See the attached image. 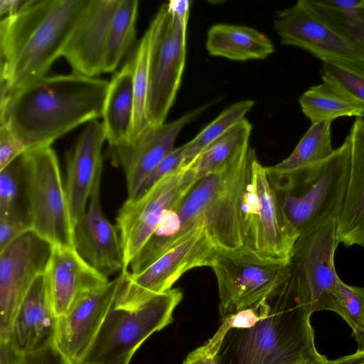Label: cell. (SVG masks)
I'll list each match as a JSON object with an SVG mask.
<instances>
[{
	"mask_svg": "<svg viewBox=\"0 0 364 364\" xmlns=\"http://www.w3.org/2000/svg\"><path fill=\"white\" fill-rule=\"evenodd\" d=\"M284 279L256 304L259 318L250 328L222 320L212 337L219 364H325L316 348L313 314L304 280L291 263Z\"/></svg>",
	"mask_w": 364,
	"mask_h": 364,
	"instance_id": "cell-1",
	"label": "cell"
},
{
	"mask_svg": "<svg viewBox=\"0 0 364 364\" xmlns=\"http://www.w3.org/2000/svg\"><path fill=\"white\" fill-rule=\"evenodd\" d=\"M109 82L75 73L42 77L1 97L0 124L26 149L51 146L73 129L102 117Z\"/></svg>",
	"mask_w": 364,
	"mask_h": 364,
	"instance_id": "cell-2",
	"label": "cell"
},
{
	"mask_svg": "<svg viewBox=\"0 0 364 364\" xmlns=\"http://www.w3.org/2000/svg\"><path fill=\"white\" fill-rule=\"evenodd\" d=\"M90 0L23 1L0 22L1 97L46 76Z\"/></svg>",
	"mask_w": 364,
	"mask_h": 364,
	"instance_id": "cell-3",
	"label": "cell"
},
{
	"mask_svg": "<svg viewBox=\"0 0 364 364\" xmlns=\"http://www.w3.org/2000/svg\"><path fill=\"white\" fill-rule=\"evenodd\" d=\"M350 169L348 139L325 160L269 178L284 213L299 237L338 219Z\"/></svg>",
	"mask_w": 364,
	"mask_h": 364,
	"instance_id": "cell-4",
	"label": "cell"
},
{
	"mask_svg": "<svg viewBox=\"0 0 364 364\" xmlns=\"http://www.w3.org/2000/svg\"><path fill=\"white\" fill-rule=\"evenodd\" d=\"M191 4L181 0L161 5L148 28L151 43L146 117L150 127L165 123L181 85Z\"/></svg>",
	"mask_w": 364,
	"mask_h": 364,
	"instance_id": "cell-5",
	"label": "cell"
},
{
	"mask_svg": "<svg viewBox=\"0 0 364 364\" xmlns=\"http://www.w3.org/2000/svg\"><path fill=\"white\" fill-rule=\"evenodd\" d=\"M243 247L269 261L289 264L299 238L282 208L266 167L251 149L240 205Z\"/></svg>",
	"mask_w": 364,
	"mask_h": 364,
	"instance_id": "cell-6",
	"label": "cell"
},
{
	"mask_svg": "<svg viewBox=\"0 0 364 364\" xmlns=\"http://www.w3.org/2000/svg\"><path fill=\"white\" fill-rule=\"evenodd\" d=\"M250 150L219 171L198 180L184 197L185 202L202 220L216 249L243 247L240 205Z\"/></svg>",
	"mask_w": 364,
	"mask_h": 364,
	"instance_id": "cell-7",
	"label": "cell"
},
{
	"mask_svg": "<svg viewBox=\"0 0 364 364\" xmlns=\"http://www.w3.org/2000/svg\"><path fill=\"white\" fill-rule=\"evenodd\" d=\"M21 161L32 230L52 246L75 248L74 226L54 149H28Z\"/></svg>",
	"mask_w": 364,
	"mask_h": 364,
	"instance_id": "cell-8",
	"label": "cell"
},
{
	"mask_svg": "<svg viewBox=\"0 0 364 364\" xmlns=\"http://www.w3.org/2000/svg\"><path fill=\"white\" fill-rule=\"evenodd\" d=\"M182 299V292L175 288L134 310L114 308L80 364H130L147 338L173 322Z\"/></svg>",
	"mask_w": 364,
	"mask_h": 364,
	"instance_id": "cell-9",
	"label": "cell"
},
{
	"mask_svg": "<svg viewBox=\"0 0 364 364\" xmlns=\"http://www.w3.org/2000/svg\"><path fill=\"white\" fill-rule=\"evenodd\" d=\"M210 267L217 280L222 320L265 299L288 275L291 264L264 259L240 247L215 249Z\"/></svg>",
	"mask_w": 364,
	"mask_h": 364,
	"instance_id": "cell-10",
	"label": "cell"
},
{
	"mask_svg": "<svg viewBox=\"0 0 364 364\" xmlns=\"http://www.w3.org/2000/svg\"><path fill=\"white\" fill-rule=\"evenodd\" d=\"M215 249L204 226L200 225L143 272L134 274L122 271L124 282L114 309H136L154 296L172 289L187 271L210 267Z\"/></svg>",
	"mask_w": 364,
	"mask_h": 364,
	"instance_id": "cell-11",
	"label": "cell"
},
{
	"mask_svg": "<svg viewBox=\"0 0 364 364\" xmlns=\"http://www.w3.org/2000/svg\"><path fill=\"white\" fill-rule=\"evenodd\" d=\"M198 178L191 164L165 177L146 193L124 201L116 218L124 252V270L154 232L164 215L186 196Z\"/></svg>",
	"mask_w": 364,
	"mask_h": 364,
	"instance_id": "cell-12",
	"label": "cell"
},
{
	"mask_svg": "<svg viewBox=\"0 0 364 364\" xmlns=\"http://www.w3.org/2000/svg\"><path fill=\"white\" fill-rule=\"evenodd\" d=\"M274 28L282 44L302 48L323 63L364 65V55L334 28L311 0H299L278 11Z\"/></svg>",
	"mask_w": 364,
	"mask_h": 364,
	"instance_id": "cell-13",
	"label": "cell"
},
{
	"mask_svg": "<svg viewBox=\"0 0 364 364\" xmlns=\"http://www.w3.org/2000/svg\"><path fill=\"white\" fill-rule=\"evenodd\" d=\"M51 250L48 242L29 230L0 251V340H10L18 309L45 273Z\"/></svg>",
	"mask_w": 364,
	"mask_h": 364,
	"instance_id": "cell-14",
	"label": "cell"
},
{
	"mask_svg": "<svg viewBox=\"0 0 364 364\" xmlns=\"http://www.w3.org/2000/svg\"><path fill=\"white\" fill-rule=\"evenodd\" d=\"M337 220L331 219L299 237L293 249L290 263L304 280L312 313L338 311L340 278L334 265V255L339 243Z\"/></svg>",
	"mask_w": 364,
	"mask_h": 364,
	"instance_id": "cell-15",
	"label": "cell"
},
{
	"mask_svg": "<svg viewBox=\"0 0 364 364\" xmlns=\"http://www.w3.org/2000/svg\"><path fill=\"white\" fill-rule=\"evenodd\" d=\"M124 274L81 300L57 318L53 346L69 364H80L102 324L115 306Z\"/></svg>",
	"mask_w": 364,
	"mask_h": 364,
	"instance_id": "cell-16",
	"label": "cell"
},
{
	"mask_svg": "<svg viewBox=\"0 0 364 364\" xmlns=\"http://www.w3.org/2000/svg\"><path fill=\"white\" fill-rule=\"evenodd\" d=\"M100 181L95 183L88 206L74 225V246L89 265L108 277L124 270V252L117 225L101 208Z\"/></svg>",
	"mask_w": 364,
	"mask_h": 364,
	"instance_id": "cell-17",
	"label": "cell"
},
{
	"mask_svg": "<svg viewBox=\"0 0 364 364\" xmlns=\"http://www.w3.org/2000/svg\"><path fill=\"white\" fill-rule=\"evenodd\" d=\"M204 109L199 107L174 121L151 127L136 144L107 150L106 155L112 164L121 166L124 171L127 198L135 195L147 176L174 149L181 131Z\"/></svg>",
	"mask_w": 364,
	"mask_h": 364,
	"instance_id": "cell-18",
	"label": "cell"
},
{
	"mask_svg": "<svg viewBox=\"0 0 364 364\" xmlns=\"http://www.w3.org/2000/svg\"><path fill=\"white\" fill-rule=\"evenodd\" d=\"M45 276L57 318L69 313L81 300L109 282L75 248L63 246H52Z\"/></svg>",
	"mask_w": 364,
	"mask_h": 364,
	"instance_id": "cell-19",
	"label": "cell"
},
{
	"mask_svg": "<svg viewBox=\"0 0 364 364\" xmlns=\"http://www.w3.org/2000/svg\"><path fill=\"white\" fill-rule=\"evenodd\" d=\"M121 0H90L62 56L73 73L95 77L102 73L109 28Z\"/></svg>",
	"mask_w": 364,
	"mask_h": 364,
	"instance_id": "cell-20",
	"label": "cell"
},
{
	"mask_svg": "<svg viewBox=\"0 0 364 364\" xmlns=\"http://www.w3.org/2000/svg\"><path fill=\"white\" fill-rule=\"evenodd\" d=\"M66 153L65 193L73 226L85 213L87 200L102 173V123L90 121Z\"/></svg>",
	"mask_w": 364,
	"mask_h": 364,
	"instance_id": "cell-21",
	"label": "cell"
},
{
	"mask_svg": "<svg viewBox=\"0 0 364 364\" xmlns=\"http://www.w3.org/2000/svg\"><path fill=\"white\" fill-rule=\"evenodd\" d=\"M57 317L45 273L34 282L14 318L10 341L25 357L53 346Z\"/></svg>",
	"mask_w": 364,
	"mask_h": 364,
	"instance_id": "cell-22",
	"label": "cell"
},
{
	"mask_svg": "<svg viewBox=\"0 0 364 364\" xmlns=\"http://www.w3.org/2000/svg\"><path fill=\"white\" fill-rule=\"evenodd\" d=\"M350 144V169L336 237L346 247L364 246V121L355 118L346 136Z\"/></svg>",
	"mask_w": 364,
	"mask_h": 364,
	"instance_id": "cell-23",
	"label": "cell"
},
{
	"mask_svg": "<svg viewBox=\"0 0 364 364\" xmlns=\"http://www.w3.org/2000/svg\"><path fill=\"white\" fill-rule=\"evenodd\" d=\"M134 55L109 82L102 118L107 149L130 144L134 113Z\"/></svg>",
	"mask_w": 364,
	"mask_h": 364,
	"instance_id": "cell-24",
	"label": "cell"
},
{
	"mask_svg": "<svg viewBox=\"0 0 364 364\" xmlns=\"http://www.w3.org/2000/svg\"><path fill=\"white\" fill-rule=\"evenodd\" d=\"M205 46L212 55L237 61L265 59L274 50L272 41L255 28L225 23L210 26Z\"/></svg>",
	"mask_w": 364,
	"mask_h": 364,
	"instance_id": "cell-25",
	"label": "cell"
},
{
	"mask_svg": "<svg viewBox=\"0 0 364 364\" xmlns=\"http://www.w3.org/2000/svg\"><path fill=\"white\" fill-rule=\"evenodd\" d=\"M331 122L312 123L291 154L281 162L266 167L269 178L326 159L334 150L331 143Z\"/></svg>",
	"mask_w": 364,
	"mask_h": 364,
	"instance_id": "cell-26",
	"label": "cell"
},
{
	"mask_svg": "<svg viewBox=\"0 0 364 364\" xmlns=\"http://www.w3.org/2000/svg\"><path fill=\"white\" fill-rule=\"evenodd\" d=\"M252 129V124L244 119L208 146L191 164L198 180L219 171L247 151Z\"/></svg>",
	"mask_w": 364,
	"mask_h": 364,
	"instance_id": "cell-27",
	"label": "cell"
},
{
	"mask_svg": "<svg viewBox=\"0 0 364 364\" xmlns=\"http://www.w3.org/2000/svg\"><path fill=\"white\" fill-rule=\"evenodd\" d=\"M299 105L311 124L341 117L362 119L364 115L358 104L324 82L306 90L299 97Z\"/></svg>",
	"mask_w": 364,
	"mask_h": 364,
	"instance_id": "cell-28",
	"label": "cell"
},
{
	"mask_svg": "<svg viewBox=\"0 0 364 364\" xmlns=\"http://www.w3.org/2000/svg\"><path fill=\"white\" fill-rule=\"evenodd\" d=\"M137 0H121L113 16L102 73L114 71L134 41L138 14Z\"/></svg>",
	"mask_w": 364,
	"mask_h": 364,
	"instance_id": "cell-29",
	"label": "cell"
},
{
	"mask_svg": "<svg viewBox=\"0 0 364 364\" xmlns=\"http://www.w3.org/2000/svg\"><path fill=\"white\" fill-rule=\"evenodd\" d=\"M150 43V33L147 28L134 54V113L130 144L128 146L138 143L151 127L146 117Z\"/></svg>",
	"mask_w": 364,
	"mask_h": 364,
	"instance_id": "cell-30",
	"label": "cell"
},
{
	"mask_svg": "<svg viewBox=\"0 0 364 364\" xmlns=\"http://www.w3.org/2000/svg\"><path fill=\"white\" fill-rule=\"evenodd\" d=\"M254 105L253 100H246L228 106L191 141L184 144L181 168L188 166L208 146L245 119V114Z\"/></svg>",
	"mask_w": 364,
	"mask_h": 364,
	"instance_id": "cell-31",
	"label": "cell"
},
{
	"mask_svg": "<svg viewBox=\"0 0 364 364\" xmlns=\"http://www.w3.org/2000/svg\"><path fill=\"white\" fill-rule=\"evenodd\" d=\"M0 219L30 221L21 156L0 171Z\"/></svg>",
	"mask_w": 364,
	"mask_h": 364,
	"instance_id": "cell-32",
	"label": "cell"
},
{
	"mask_svg": "<svg viewBox=\"0 0 364 364\" xmlns=\"http://www.w3.org/2000/svg\"><path fill=\"white\" fill-rule=\"evenodd\" d=\"M320 74L323 82L355 101L364 109V65L324 62ZM362 119L364 121V115Z\"/></svg>",
	"mask_w": 364,
	"mask_h": 364,
	"instance_id": "cell-33",
	"label": "cell"
},
{
	"mask_svg": "<svg viewBox=\"0 0 364 364\" xmlns=\"http://www.w3.org/2000/svg\"><path fill=\"white\" fill-rule=\"evenodd\" d=\"M337 313L349 325L358 345L364 350V287L350 286L338 282Z\"/></svg>",
	"mask_w": 364,
	"mask_h": 364,
	"instance_id": "cell-34",
	"label": "cell"
},
{
	"mask_svg": "<svg viewBox=\"0 0 364 364\" xmlns=\"http://www.w3.org/2000/svg\"><path fill=\"white\" fill-rule=\"evenodd\" d=\"M311 2L334 28L364 55V9L353 14L344 15L317 6L312 0Z\"/></svg>",
	"mask_w": 364,
	"mask_h": 364,
	"instance_id": "cell-35",
	"label": "cell"
},
{
	"mask_svg": "<svg viewBox=\"0 0 364 364\" xmlns=\"http://www.w3.org/2000/svg\"><path fill=\"white\" fill-rule=\"evenodd\" d=\"M184 146L174 148L144 181L135 195L129 199L139 198L165 177L181 168Z\"/></svg>",
	"mask_w": 364,
	"mask_h": 364,
	"instance_id": "cell-36",
	"label": "cell"
},
{
	"mask_svg": "<svg viewBox=\"0 0 364 364\" xmlns=\"http://www.w3.org/2000/svg\"><path fill=\"white\" fill-rule=\"evenodd\" d=\"M27 151L9 127L0 124V171Z\"/></svg>",
	"mask_w": 364,
	"mask_h": 364,
	"instance_id": "cell-37",
	"label": "cell"
},
{
	"mask_svg": "<svg viewBox=\"0 0 364 364\" xmlns=\"http://www.w3.org/2000/svg\"><path fill=\"white\" fill-rule=\"evenodd\" d=\"M29 230L32 227L28 220L0 219V251Z\"/></svg>",
	"mask_w": 364,
	"mask_h": 364,
	"instance_id": "cell-38",
	"label": "cell"
},
{
	"mask_svg": "<svg viewBox=\"0 0 364 364\" xmlns=\"http://www.w3.org/2000/svg\"><path fill=\"white\" fill-rule=\"evenodd\" d=\"M217 346L210 338L205 344L190 352L183 364H219L216 359Z\"/></svg>",
	"mask_w": 364,
	"mask_h": 364,
	"instance_id": "cell-39",
	"label": "cell"
},
{
	"mask_svg": "<svg viewBox=\"0 0 364 364\" xmlns=\"http://www.w3.org/2000/svg\"><path fill=\"white\" fill-rule=\"evenodd\" d=\"M23 364H69L54 346H50L26 357Z\"/></svg>",
	"mask_w": 364,
	"mask_h": 364,
	"instance_id": "cell-40",
	"label": "cell"
},
{
	"mask_svg": "<svg viewBox=\"0 0 364 364\" xmlns=\"http://www.w3.org/2000/svg\"><path fill=\"white\" fill-rule=\"evenodd\" d=\"M26 358L14 348L10 340H0V364H23Z\"/></svg>",
	"mask_w": 364,
	"mask_h": 364,
	"instance_id": "cell-41",
	"label": "cell"
},
{
	"mask_svg": "<svg viewBox=\"0 0 364 364\" xmlns=\"http://www.w3.org/2000/svg\"><path fill=\"white\" fill-rule=\"evenodd\" d=\"M325 364H364V350H357L353 354L333 360H328Z\"/></svg>",
	"mask_w": 364,
	"mask_h": 364,
	"instance_id": "cell-42",
	"label": "cell"
},
{
	"mask_svg": "<svg viewBox=\"0 0 364 364\" xmlns=\"http://www.w3.org/2000/svg\"><path fill=\"white\" fill-rule=\"evenodd\" d=\"M23 2L21 0H0V15L10 14L16 11Z\"/></svg>",
	"mask_w": 364,
	"mask_h": 364,
	"instance_id": "cell-43",
	"label": "cell"
}]
</instances>
